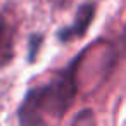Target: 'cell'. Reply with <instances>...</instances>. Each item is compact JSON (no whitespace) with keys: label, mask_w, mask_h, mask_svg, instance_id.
<instances>
[{"label":"cell","mask_w":126,"mask_h":126,"mask_svg":"<svg viewBox=\"0 0 126 126\" xmlns=\"http://www.w3.org/2000/svg\"><path fill=\"white\" fill-rule=\"evenodd\" d=\"M79 57L48 85L36 86L26 93L24 102L19 107V121L23 124H40L43 123V114L59 119L67 112L76 95V66Z\"/></svg>","instance_id":"6da1fadb"},{"label":"cell","mask_w":126,"mask_h":126,"mask_svg":"<svg viewBox=\"0 0 126 126\" xmlns=\"http://www.w3.org/2000/svg\"><path fill=\"white\" fill-rule=\"evenodd\" d=\"M124 33H126V31H124Z\"/></svg>","instance_id":"5b68a950"},{"label":"cell","mask_w":126,"mask_h":126,"mask_svg":"<svg viewBox=\"0 0 126 126\" xmlns=\"http://www.w3.org/2000/svg\"><path fill=\"white\" fill-rule=\"evenodd\" d=\"M95 4H83L79 9H78V14L74 17V23L67 28H64L61 33H59V40L61 42H69V40H76V38H81L86 35L92 21H93V16H95Z\"/></svg>","instance_id":"7a4b0ae2"},{"label":"cell","mask_w":126,"mask_h":126,"mask_svg":"<svg viewBox=\"0 0 126 126\" xmlns=\"http://www.w3.org/2000/svg\"><path fill=\"white\" fill-rule=\"evenodd\" d=\"M42 42H43V36L42 35H33L31 38H30V47H31V50H30V61L33 62L35 61V57H36V54H38V48H40V45H42Z\"/></svg>","instance_id":"3957f363"},{"label":"cell","mask_w":126,"mask_h":126,"mask_svg":"<svg viewBox=\"0 0 126 126\" xmlns=\"http://www.w3.org/2000/svg\"><path fill=\"white\" fill-rule=\"evenodd\" d=\"M5 35H7V28H5V24L0 21V50L4 48V45H5Z\"/></svg>","instance_id":"277c9868"}]
</instances>
